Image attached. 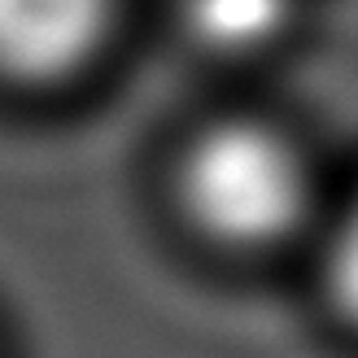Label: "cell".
Returning a JSON list of instances; mask_svg holds the SVG:
<instances>
[{
    "label": "cell",
    "instance_id": "3957f363",
    "mask_svg": "<svg viewBox=\"0 0 358 358\" xmlns=\"http://www.w3.org/2000/svg\"><path fill=\"white\" fill-rule=\"evenodd\" d=\"M297 17V0H184V27L201 48L223 57L262 52L284 40Z\"/></svg>",
    "mask_w": 358,
    "mask_h": 358
},
{
    "label": "cell",
    "instance_id": "277c9868",
    "mask_svg": "<svg viewBox=\"0 0 358 358\" xmlns=\"http://www.w3.org/2000/svg\"><path fill=\"white\" fill-rule=\"evenodd\" d=\"M319 271H324V293L332 301V310L350 328H358V192L336 214Z\"/></svg>",
    "mask_w": 358,
    "mask_h": 358
},
{
    "label": "cell",
    "instance_id": "7a4b0ae2",
    "mask_svg": "<svg viewBox=\"0 0 358 358\" xmlns=\"http://www.w3.org/2000/svg\"><path fill=\"white\" fill-rule=\"evenodd\" d=\"M118 0H0V75L52 83L83 70L110 40Z\"/></svg>",
    "mask_w": 358,
    "mask_h": 358
},
{
    "label": "cell",
    "instance_id": "6da1fadb",
    "mask_svg": "<svg viewBox=\"0 0 358 358\" xmlns=\"http://www.w3.org/2000/svg\"><path fill=\"white\" fill-rule=\"evenodd\" d=\"M179 196L210 241L262 249L301 227L310 210V171L289 136L236 118L192 140Z\"/></svg>",
    "mask_w": 358,
    "mask_h": 358
}]
</instances>
